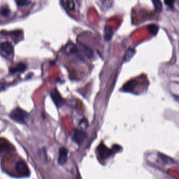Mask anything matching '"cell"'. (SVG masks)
Instances as JSON below:
<instances>
[{
    "mask_svg": "<svg viewBox=\"0 0 179 179\" xmlns=\"http://www.w3.org/2000/svg\"><path fill=\"white\" fill-rule=\"evenodd\" d=\"M27 69V65L23 63H19L15 67L10 69V72L12 74H15L17 73H22Z\"/></svg>",
    "mask_w": 179,
    "mask_h": 179,
    "instance_id": "8",
    "label": "cell"
},
{
    "mask_svg": "<svg viewBox=\"0 0 179 179\" xmlns=\"http://www.w3.org/2000/svg\"><path fill=\"white\" fill-rule=\"evenodd\" d=\"M87 138V135L84 132L79 129H75L72 136V140L78 145H81L84 142Z\"/></svg>",
    "mask_w": 179,
    "mask_h": 179,
    "instance_id": "3",
    "label": "cell"
},
{
    "mask_svg": "<svg viewBox=\"0 0 179 179\" xmlns=\"http://www.w3.org/2000/svg\"><path fill=\"white\" fill-rule=\"evenodd\" d=\"M82 48L84 50V52L86 54V56L89 58H91L93 56V52H92V50H91V49H89V48L85 47L84 46H82Z\"/></svg>",
    "mask_w": 179,
    "mask_h": 179,
    "instance_id": "16",
    "label": "cell"
},
{
    "mask_svg": "<svg viewBox=\"0 0 179 179\" xmlns=\"http://www.w3.org/2000/svg\"><path fill=\"white\" fill-rule=\"evenodd\" d=\"M65 6L69 10L75 9V3L73 0H62Z\"/></svg>",
    "mask_w": 179,
    "mask_h": 179,
    "instance_id": "15",
    "label": "cell"
},
{
    "mask_svg": "<svg viewBox=\"0 0 179 179\" xmlns=\"http://www.w3.org/2000/svg\"><path fill=\"white\" fill-rule=\"evenodd\" d=\"M152 1L155 11L158 13L161 12L162 10L163 5L161 0H152Z\"/></svg>",
    "mask_w": 179,
    "mask_h": 179,
    "instance_id": "12",
    "label": "cell"
},
{
    "mask_svg": "<svg viewBox=\"0 0 179 179\" xmlns=\"http://www.w3.org/2000/svg\"><path fill=\"white\" fill-rule=\"evenodd\" d=\"M160 158L161 160H162V163L165 164H170L172 162L171 159L170 158H167V157L165 155H160Z\"/></svg>",
    "mask_w": 179,
    "mask_h": 179,
    "instance_id": "17",
    "label": "cell"
},
{
    "mask_svg": "<svg viewBox=\"0 0 179 179\" xmlns=\"http://www.w3.org/2000/svg\"><path fill=\"white\" fill-rule=\"evenodd\" d=\"M102 6L105 8H109L111 5V0H100Z\"/></svg>",
    "mask_w": 179,
    "mask_h": 179,
    "instance_id": "18",
    "label": "cell"
},
{
    "mask_svg": "<svg viewBox=\"0 0 179 179\" xmlns=\"http://www.w3.org/2000/svg\"><path fill=\"white\" fill-rule=\"evenodd\" d=\"M97 151L99 155L102 159H107L112 155V150L107 148L104 144H101L97 148Z\"/></svg>",
    "mask_w": 179,
    "mask_h": 179,
    "instance_id": "4",
    "label": "cell"
},
{
    "mask_svg": "<svg viewBox=\"0 0 179 179\" xmlns=\"http://www.w3.org/2000/svg\"><path fill=\"white\" fill-rule=\"evenodd\" d=\"M9 13V10L6 7H2L1 9V14L4 17H6Z\"/></svg>",
    "mask_w": 179,
    "mask_h": 179,
    "instance_id": "21",
    "label": "cell"
},
{
    "mask_svg": "<svg viewBox=\"0 0 179 179\" xmlns=\"http://www.w3.org/2000/svg\"><path fill=\"white\" fill-rule=\"evenodd\" d=\"M135 53H136V52L134 49H132V48L128 49V50H127L124 56V61L127 62V61H129V60H131L132 58L134 56Z\"/></svg>",
    "mask_w": 179,
    "mask_h": 179,
    "instance_id": "14",
    "label": "cell"
},
{
    "mask_svg": "<svg viewBox=\"0 0 179 179\" xmlns=\"http://www.w3.org/2000/svg\"><path fill=\"white\" fill-rule=\"evenodd\" d=\"M165 3L170 8H173L174 0H164Z\"/></svg>",
    "mask_w": 179,
    "mask_h": 179,
    "instance_id": "20",
    "label": "cell"
},
{
    "mask_svg": "<svg viewBox=\"0 0 179 179\" xmlns=\"http://www.w3.org/2000/svg\"><path fill=\"white\" fill-rule=\"evenodd\" d=\"M148 28L149 32L153 36H155L159 31V27L155 24H150L148 25Z\"/></svg>",
    "mask_w": 179,
    "mask_h": 179,
    "instance_id": "13",
    "label": "cell"
},
{
    "mask_svg": "<svg viewBox=\"0 0 179 179\" xmlns=\"http://www.w3.org/2000/svg\"><path fill=\"white\" fill-rule=\"evenodd\" d=\"M15 169L17 172L22 175L25 176L29 174V170L27 165L26 163L23 161H20L17 163Z\"/></svg>",
    "mask_w": 179,
    "mask_h": 179,
    "instance_id": "5",
    "label": "cell"
},
{
    "mask_svg": "<svg viewBox=\"0 0 179 179\" xmlns=\"http://www.w3.org/2000/svg\"><path fill=\"white\" fill-rule=\"evenodd\" d=\"M68 150L65 147H61L59 150L58 156V163L60 165H64L67 162L68 159Z\"/></svg>",
    "mask_w": 179,
    "mask_h": 179,
    "instance_id": "6",
    "label": "cell"
},
{
    "mask_svg": "<svg viewBox=\"0 0 179 179\" xmlns=\"http://www.w3.org/2000/svg\"><path fill=\"white\" fill-rule=\"evenodd\" d=\"M65 51L68 54H76L78 52V50L76 46L74 45L73 43H69L65 47Z\"/></svg>",
    "mask_w": 179,
    "mask_h": 179,
    "instance_id": "11",
    "label": "cell"
},
{
    "mask_svg": "<svg viewBox=\"0 0 179 179\" xmlns=\"http://www.w3.org/2000/svg\"><path fill=\"white\" fill-rule=\"evenodd\" d=\"M83 124H84L86 127H87L88 124V122L87 120L85 118H83V119L81 120L80 121H79V126H81Z\"/></svg>",
    "mask_w": 179,
    "mask_h": 179,
    "instance_id": "22",
    "label": "cell"
},
{
    "mask_svg": "<svg viewBox=\"0 0 179 179\" xmlns=\"http://www.w3.org/2000/svg\"><path fill=\"white\" fill-rule=\"evenodd\" d=\"M29 0H17V3L19 6H23L25 5H28L30 4Z\"/></svg>",
    "mask_w": 179,
    "mask_h": 179,
    "instance_id": "19",
    "label": "cell"
},
{
    "mask_svg": "<svg viewBox=\"0 0 179 179\" xmlns=\"http://www.w3.org/2000/svg\"><path fill=\"white\" fill-rule=\"evenodd\" d=\"M137 82L136 81H131L128 82L127 83L125 84L123 87V90L126 91H130L134 90V88L136 86Z\"/></svg>",
    "mask_w": 179,
    "mask_h": 179,
    "instance_id": "9",
    "label": "cell"
},
{
    "mask_svg": "<svg viewBox=\"0 0 179 179\" xmlns=\"http://www.w3.org/2000/svg\"><path fill=\"white\" fill-rule=\"evenodd\" d=\"M50 97L57 107L61 108L64 105L65 100L56 89H53L50 91Z\"/></svg>",
    "mask_w": 179,
    "mask_h": 179,
    "instance_id": "2",
    "label": "cell"
},
{
    "mask_svg": "<svg viewBox=\"0 0 179 179\" xmlns=\"http://www.w3.org/2000/svg\"><path fill=\"white\" fill-rule=\"evenodd\" d=\"M113 31L111 27H106L105 28V35H104V38L106 41H110V40L112 38L113 36Z\"/></svg>",
    "mask_w": 179,
    "mask_h": 179,
    "instance_id": "10",
    "label": "cell"
},
{
    "mask_svg": "<svg viewBox=\"0 0 179 179\" xmlns=\"http://www.w3.org/2000/svg\"><path fill=\"white\" fill-rule=\"evenodd\" d=\"M29 115L25 110L20 108H16L9 114V117L14 121L20 124H26Z\"/></svg>",
    "mask_w": 179,
    "mask_h": 179,
    "instance_id": "1",
    "label": "cell"
},
{
    "mask_svg": "<svg viewBox=\"0 0 179 179\" xmlns=\"http://www.w3.org/2000/svg\"><path fill=\"white\" fill-rule=\"evenodd\" d=\"M1 49L2 52H4L7 55L12 54L13 52V46L9 42H5L1 43Z\"/></svg>",
    "mask_w": 179,
    "mask_h": 179,
    "instance_id": "7",
    "label": "cell"
}]
</instances>
